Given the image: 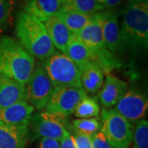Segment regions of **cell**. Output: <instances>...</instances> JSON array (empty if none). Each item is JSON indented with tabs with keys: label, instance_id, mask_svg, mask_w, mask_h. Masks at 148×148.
I'll return each mask as SVG.
<instances>
[{
	"label": "cell",
	"instance_id": "cell-1",
	"mask_svg": "<svg viewBox=\"0 0 148 148\" xmlns=\"http://www.w3.org/2000/svg\"><path fill=\"white\" fill-rule=\"evenodd\" d=\"M120 37L123 49L133 53L148 48V0H127L122 12Z\"/></svg>",
	"mask_w": 148,
	"mask_h": 148
},
{
	"label": "cell",
	"instance_id": "cell-2",
	"mask_svg": "<svg viewBox=\"0 0 148 148\" xmlns=\"http://www.w3.org/2000/svg\"><path fill=\"white\" fill-rule=\"evenodd\" d=\"M15 32L20 45L34 58L43 61L55 51L44 23L23 11L16 16Z\"/></svg>",
	"mask_w": 148,
	"mask_h": 148
},
{
	"label": "cell",
	"instance_id": "cell-3",
	"mask_svg": "<svg viewBox=\"0 0 148 148\" xmlns=\"http://www.w3.org/2000/svg\"><path fill=\"white\" fill-rule=\"evenodd\" d=\"M35 68V58L16 40L6 36L0 37V74L25 86Z\"/></svg>",
	"mask_w": 148,
	"mask_h": 148
},
{
	"label": "cell",
	"instance_id": "cell-4",
	"mask_svg": "<svg viewBox=\"0 0 148 148\" xmlns=\"http://www.w3.org/2000/svg\"><path fill=\"white\" fill-rule=\"evenodd\" d=\"M92 52L95 62L103 72L110 73L120 66L119 61L114 53L106 48L102 34V21L101 12L90 16V21L80 32L76 35Z\"/></svg>",
	"mask_w": 148,
	"mask_h": 148
},
{
	"label": "cell",
	"instance_id": "cell-5",
	"mask_svg": "<svg viewBox=\"0 0 148 148\" xmlns=\"http://www.w3.org/2000/svg\"><path fill=\"white\" fill-rule=\"evenodd\" d=\"M43 69L54 87L81 86V71L73 60L64 53L55 50L52 55L43 60Z\"/></svg>",
	"mask_w": 148,
	"mask_h": 148
},
{
	"label": "cell",
	"instance_id": "cell-6",
	"mask_svg": "<svg viewBox=\"0 0 148 148\" xmlns=\"http://www.w3.org/2000/svg\"><path fill=\"white\" fill-rule=\"evenodd\" d=\"M101 132L105 135L111 148H129L132 141L131 123L114 109L101 111Z\"/></svg>",
	"mask_w": 148,
	"mask_h": 148
},
{
	"label": "cell",
	"instance_id": "cell-7",
	"mask_svg": "<svg viewBox=\"0 0 148 148\" xmlns=\"http://www.w3.org/2000/svg\"><path fill=\"white\" fill-rule=\"evenodd\" d=\"M86 95L82 87L58 86L54 87L51 97L45 106V111L67 119L75 110L79 102Z\"/></svg>",
	"mask_w": 148,
	"mask_h": 148
},
{
	"label": "cell",
	"instance_id": "cell-8",
	"mask_svg": "<svg viewBox=\"0 0 148 148\" xmlns=\"http://www.w3.org/2000/svg\"><path fill=\"white\" fill-rule=\"evenodd\" d=\"M25 90L26 101L34 109L41 110L45 108L53 93V86L41 64L35 68L28 82L25 85Z\"/></svg>",
	"mask_w": 148,
	"mask_h": 148
},
{
	"label": "cell",
	"instance_id": "cell-9",
	"mask_svg": "<svg viewBox=\"0 0 148 148\" xmlns=\"http://www.w3.org/2000/svg\"><path fill=\"white\" fill-rule=\"evenodd\" d=\"M30 124L32 128V138H47L60 142L69 132L66 126L67 119L46 111L37 112L33 114Z\"/></svg>",
	"mask_w": 148,
	"mask_h": 148
},
{
	"label": "cell",
	"instance_id": "cell-10",
	"mask_svg": "<svg viewBox=\"0 0 148 148\" xmlns=\"http://www.w3.org/2000/svg\"><path fill=\"white\" fill-rule=\"evenodd\" d=\"M147 95L138 90H130L115 105L114 110L128 122H138L147 114Z\"/></svg>",
	"mask_w": 148,
	"mask_h": 148
},
{
	"label": "cell",
	"instance_id": "cell-11",
	"mask_svg": "<svg viewBox=\"0 0 148 148\" xmlns=\"http://www.w3.org/2000/svg\"><path fill=\"white\" fill-rule=\"evenodd\" d=\"M102 21V34L106 48L112 53L123 51L120 27L119 24V14L114 9L101 12Z\"/></svg>",
	"mask_w": 148,
	"mask_h": 148
},
{
	"label": "cell",
	"instance_id": "cell-12",
	"mask_svg": "<svg viewBox=\"0 0 148 148\" xmlns=\"http://www.w3.org/2000/svg\"><path fill=\"white\" fill-rule=\"evenodd\" d=\"M34 107L27 101H20L0 110V122L13 126L30 125Z\"/></svg>",
	"mask_w": 148,
	"mask_h": 148
},
{
	"label": "cell",
	"instance_id": "cell-13",
	"mask_svg": "<svg viewBox=\"0 0 148 148\" xmlns=\"http://www.w3.org/2000/svg\"><path fill=\"white\" fill-rule=\"evenodd\" d=\"M126 82L112 75H107L105 82L98 93V99L105 109H111L126 94Z\"/></svg>",
	"mask_w": 148,
	"mask_h": 148
},
{
	"label": "cell",
	"instance_id": "cell-14",
	"mask_svg": "<svg viewBox=\"0 0 148 148\" xmlns=\"http://www.w3.org/2000/svg\"><path fill=\"white\" fill-rule=\"evenodd\" d=\"M29 127L0 122V148H26Z\"/></svg>",
	"mask_w": 148,
	"mask_h": 148
},
{
	"label": "cell",
	"instance_id": "cell-15",
	"mask_svg": "<svg viewBox=\"0 0 148 148\" xmlns=\"http://www.w3.org/2000/svg\"><path fill=\"white\" fill-rule=\"evenodd\" d=\"M20 101H26L25 86L0 74V110Z\"/></svg>",
	"mask_w": 148,
	"mask_h": 148
},
{
	"label": "cell",
	"instance_id": "cell-16",
	"mask_svg": "<svg viewBox=\"0 0 148 148\" xmlns=\"http://www.w3.org/2000/svg\"><path fill=\"white\" fill-rule=\"evenodd\" d=\"M54 48L66 54L72 33L58 17L53 16L43 22Z\"/></svg>",
	"mask_w": 148,
	"mask_h": 148
},
{
	"label": "cell",
	"instance_id": "cell-17",
	"mask_svg": "<svg viewBox=\"0 0 148 148\" xmlns=\"http://www.w3.org/2000/svg\"><path fill=\"white\" fill-rule=\"evenodd\" d=\"M62 5L60 0H26L23 12L44 22L55 16Z\"/></svg>",
	"mask_w": 148,
	"mask_h": 148
},
{
	"label": "cell",
	"instance_id": "cell-18",
	"mask_svg": "<svg viewBox=\"0 0 148 148\" xmlns=\"http://www.w3.org/2000/svg\"><path fill=\"white\" fill-rule=\"evenodd\" d=\"M81 71V86L86 93H96L104 83V72L95 62L85 65Z\"/></svg>",
	"mask_w": 148,
	"mask_h": 148
},
{
	"label": "cell",
	"instance_id": "cell-19",
	"mask_svg": "<svg viewBox=\"0 0 148 148\" xmlns=\"http://www.w3.org/2000/svg\"><path fill=\"white\" fill-rule=\"evenodd\" d=\"M66 55L81 70L86 64L90 62H95L92 52L77 36L72 34L67 46Z\"/></svg>",
	"mask_w": 148,
	"mask_h": 148
},
{
	"label": "cell",
	"instance_id": "cell-20",
	"mask_svg": "<svg viewBox=\"0 0 148 148\" xmlns=\"http://www.w3.org/2000/svg\"><path fill=\"white\" fill-rule=\"evenodd\" d=\"M55 16L64 22V25L73 35H77L79 33L80 31L90 21L91 16L68 8L63 5Z\"/></svg>",
	"mask_w": 148,
	"mask_h": 148
},
{
	"label": "cell",
	"instance_id": "cell-21",
	"mask_svg": "<svg viewBox=\"0 0 148 148\" xmlns=\"http://www.w3.org/2000/svg\"><path fill=\"white\" fill-rule=\"evenodd\" d=\"M63 6L88 16L106 10L105 7L97 0H66Z\"/></svg>",
	"mask_w": 148,
	"mask_h": 148
},
{
	"label": "cell",
	"instance_id": "cell-22",
	"mask_svg": "<svg viewBox=\"0 0 148 148\" xmlns=\"http://www.w3.org/2000/svg\"><path fill=\"white\" fill-rule=\"evenodd\" d=\"M71 127L76 133L93 137L101 129V123L97 118L77 119L72 122Z\"/></svg>",
	"mask_w": 148,
	"mask_h": 148
},
{
	"label": "cell",
	"instance_id": "cell-23",
	"mask_svg": "<svg viewBox=\"0 0 148 148\" xmlns=\"http://www.w3.org/2000/svg\"><path fill=\"white\" fill-rule=\"evenodd\" d=\"M100 114V106L97 101L88 95H86L80 101L73 112L74 116L77 119L95 118Z\"/></svg>",
	"mask_w": 148,
	"mask_h": 148
},
{
	"label": "cell",
	"instance_id": "cell-24",
	"mask_svg": "<svg viewBox=\"0 0 148 148\" xmlns=\"http://www.w3.org/2000/svg\"><path fill=\"white\" fill-rule=\"evenodd\" d=\"M133 146L137 148H148V122L141 119L137 123L132 132Z\"/></svg>",
	"mask_w": 148,
	"mask_h": 148
},
{
	"label": "cell",
	"instance_id": "cell-25",
	"mask_svg": "<svg viewBox=\"0 0 148 148\" xmlns=\"http://www.w3.org/2000/svg\"><path fill=\"white\" fill-rule=\"evenodd\" d=\"M14 5L15 0H0V32L11 24Z\"/></svg>",
	"mask_w": 148,
	"mask_h": 148
},
{
	"label": "cell",
	"instance_id": "cell-26",
	"mask_svg": "<svg viewBox=\"0 0 148 148\" xmlns=\"http://www.w3.org/2000/svg\"><path fill=\"white\" fill-rule=\"evenodd\" d=\"M74 139V143L77 148H92V137L76 133L73 135Z\"/></svg>",
	"mask_w": 148,
	"mask_h": 148
},
{
	"label": "cell",
	"instance_id": "cell-27",
	"mask_svg": "<svg viewBox=\"0 0 148 148\" xmlns=\"http://www.w3.org/2000/svg\"><path fill=\"white\" fill-rule=\"evenodd\" d=\"M92 148H111V147L105 135L99 132L92 137Z\"/></svg>",
	"mask_w": 148,
	"mask_h": 148
},
{
	"label": "cell",
	"instance_id": "cell-28",
	"mask_svg": "<svg viewBox=\"0 0 148 148\" xmlns=\"http://www.w3.org/2000/svg\"><path fill=\"white\" fill-rule=\"evenodd\" d=\"M59 148H77L73 137L69 132L59 142Z\"/></svg>",
	"mask_w": 148,
	"mask_h": 148
},
{
	"label": "cell",
	"instance_id": "cell-29",
	"mask_svg": "<svg viewBox=\"0 0 148 148\" xmlns=\"http://www.w3.org/2000/svg\"><path fill=\"white\" fill-rule=\"evenodd\" d=\"M37 148H59V142L53 139L42 138Z\"/></svg>",
	"mask_w": 148,
	"mask_h": 148
},
{
	"label": "cell",
	"instance_id": "cell-30",
	"mask_svg": "<svg viewBox=\"0 0 148 148\" xmlns=\"http://www.w3.org/2000/svg\"><path fill=\"white\" fill-rule=\"evenodd\" d=\"M97 1L105 7L106 10H107V9H113L114 8L121 4L125 0H97Z\"/></svg>",
	"mask_w": 148,
	"mask_h": 148
},
{
	"label": "cell",
	"instance_id": "cell-31",
	"mask_svg": "<svg viewBox=\"0 0 148 148\" xmlns=\"http://www.w3.org/2000/svg\"><path fill=\"white\" fill-rule=\"evenodd\" d=\"M60 1H61V3H62L64 4V3H65V1H66V0H60Z\"/></svg>",
	"mask_w": 148,
	"mask_h": 148
},
{
	"label": "cell",
	"instance_id": "cell-32",
	"mask_svg": "<svg viewBox=\"0 0 148 148\" xmlns=\"http://www.w3.org/2000/svg\"><path fill=\"white\" fill-rule=\"evenodd\" d=\"M129 148H137V147H134V146H132V147H129Z\"/></svg>",
	"mask_w": 148,
	"mask_h": 148
}]
</instances>
